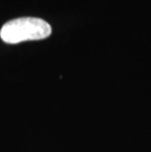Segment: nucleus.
<instances>
[{"label":"nucleus","mask_w":151,"mask_h":152,"mask_svg":"<svg viewBox=\"0 0 151 152\" xmlns=\"http://www.w3.org/2000/svg\"><path fill=\"white\" fill-rule=\"evenodd\" d=\"M51 27L39 18H18L7 22L0 30V37L6 43L16 44L28 40H40L51 34Z\"/></svg>","instance_id":"obj_1"}]
</instances>
